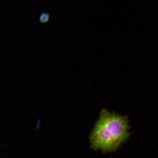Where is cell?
Wrapping results in <instances>:
<instances>
[{"label":"cell","instance_id":"cell-1","mask_svg":"<svg viewBox=\"0 0 158 158\" xmlns=\"http://www.w3.org/2000/svg\"><path fill=\"white\" fill-rule=\"evenodd\" d=\"M128 128L125 117L103 110L91 134L92 147L106 152L114 151L127 139Z\"/></svg>","mask_w":158,"mask_h":158},{"label":"cell","instance_id":"cell-2","mask_svg":"<svg viewBox=\"0 0 158 158\" xmlns=\"http://www.w3.org/2000/svg\"><path fill=\"white\" fill-rule=\"evenodd\" d=\"M50 19V14L47 11H43L39 17L40 22L42 23H48Z\"/></svg>","mask_w":158,"mask_h":158}]
</instances>
